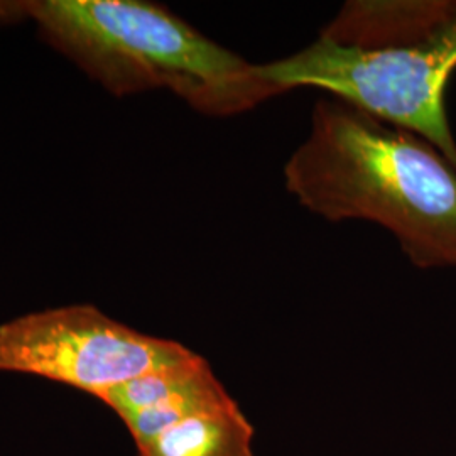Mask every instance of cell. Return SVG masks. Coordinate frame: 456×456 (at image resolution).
<instances>
[{
  "mask_svg": "<svg viewBox=\"0 0 456 456\" xmlns=\"http://www.w3.org/2000/svg\"><path fill=\"white\" fill-rule=\"evenodd\" d=\"M284 181L330 222L387 228L414 265L456 267V167L423 137L323 98Z\"/></svg>",
  "mask_w": 456,
  "mask_h": 456,
  "instance_id": "1",
  "label": "cell"
},
{
  "mask_svg": "<svg viewBox=\"0 0 456 456\" xmlns=\"http://www.w3.org/2000/svg\"><path fill=\"white\" fill-rule=\"evenodd\" d=\"M257 69L282 94L320 88L412 132L456 167L444 109L456 69V0L346 2L313 45Z\"/></svg>",
  "mask_w": 456,
  "mask_h": 456,
  "instance_id": "2",
  "label": "cell"
},
{
  "mask_svg": "<svg viewBox=\"0 0 456 456\" xmlns=\"http://www.w3.org/2000/svg\"><path fill=\"white\" fill-rule=\"evenodd\" d=\"M53 46L115 95L169 90L210 117L244 114L282 92L161 5L141 0H26Z\"/></svg>",
  "mask_w": 456,
  "mask_h": 456,
  "instance_id": "3",
  "label": "cell"
},
{
  "mask_svg": "<svg viewBox=\"0 0 456 456\" xmlns=\"http://www.w3.org/2000/svg\"><path fill=\"white\" fill-rule=\"evenodd\" d=\"M195 355L92 305L36 311L0 325V372L37 375L100 397L135 377Z\"/></svg>",
  "mask_w": 456,
  "mask_h": 456,
  "instance_id": "4",
  "label": "cell"
},
{
  "mask_svg": "<svg viewBox=\"0 0 456 456\" xmlns=\"http://www.w3.org/2000/svg\"><path fill=\"white\" fill-rule=\"evenodd\" d=\"M252 438V424L230 397L135 448L139 456H254Z\"/></svg>",
  "mask_w": 456,
  "mask_h": 456,
  "instance_id": "5",
  "label": "cell"
},
{
  "mask_svg": "<svg viewBox=\"0 0 456 456\" xmlns=\"http://www.w3.org/2000/svg\"><path fill=\"white\" fill-rule=\"evenodd\" d=\"M24 14V2H2L0 0V20H12Z\"/></svg>",
  "mask_w": 456,
  "mask_h": 456,
  "instance_id": "6",
  "label": "cell"
}]
</instances>
